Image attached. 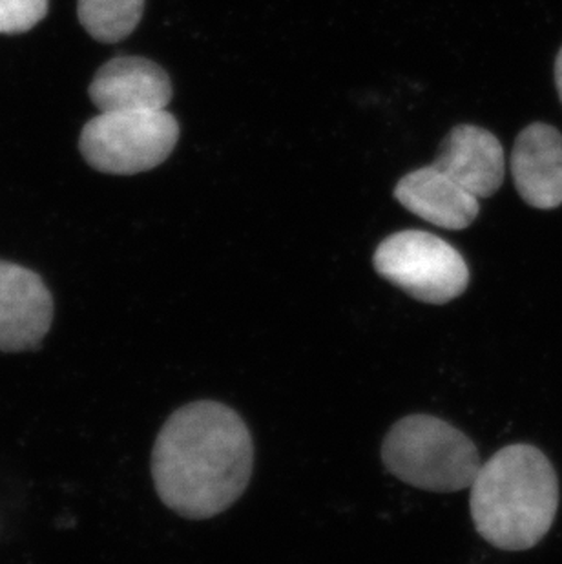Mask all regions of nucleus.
Segmentation results:
<instances>
[{"instance_id":"1","label":"nucleus","mask_w":562,"mask_h":564,"mask_svg":"<svg viewBox=\"0 0 562 564\" xmlns=\"http://www.w3.org/2000/svg\"><path fill=\"white\" fill-rule=\"evenodd\" d=\"M255 446L244 419L228 405L192 402L170 415L152 452L155 490L185 519L228 510L249 486Z\"/></svg>"},{"instance_id":"2","label":"nucleus","mask_w":562,"mask_h":564,"mask_svg":"<svg viewBox=\"0 0 562 564\" xmlns=\"http://www.w3.org/2000/svg\"><path fill=\"white\" fill-rule=\"evenodd\" d=\"M469 490L475 528L495 549H533L558 513L555 469L544 453L528 444L502 447L480 464Z\"/></svg>"},{"instance_id":"3","label":"nucleus","mask_w":562,"mask_h":564,"mask_svg":"<svg viewBox=\"0 0 562 564\" xmlns=\"http://www.w3.org/2000/svg\"><path fill=\"white\" fill-rule=\"evenodd\" d=\"M382 460L398 480L436 494L466 490L483 464L464 433L431 415L398 421L383 441Z\"/></svg>"},{"instance_id":"4","label":"nucleus","mask_w":562,"mask_h":564,"mask_svg":"<svg viewBox=\"0 0 562 564\" xmlns=\"http://www.w3.org/2000/svg\"><path fill=\"white\" fill-rule=\"evenodd\" d=\"M180 139V124L166 110L101 112L83 128L79 150L102 174L133 176L165 163Z\"/></svg>"},{"instance_id":"5","label":"nucleus","mask_w":562,"mask_h":564,"mask_svg":"<svg viewBox=\"0 0 562 564\" xmlns=\"http://www.w3.org/2000/svg\"><path fill=\"white\" fill-rule=\"evenodd\" d=\"M375 269L411 299L444 305L458 299L469 283L461 252L424 230H402L378 246Z\"/></svg>"},{"instance_id":"6","label":"nucleus","mask_w":562,"mask_h":564,"mask_svg":"<svg viewBox=\"0 0 562 564\" xmlns=\"http://www.w3.org/2000/svg\"><path fill=\"white\" fill-rule=\"evenodd\" d=\"M54 296L37 272L0 261V351H32L54 322Z\"/></svg>"},{"instance_id":"7","label":"nucleus","mask_w":562,"mask_h":564,"mask_svg":"<svg viewBox=\"0 0 562 564\" xmlns=\"http://www.w3.org/2000/svg\"><path fill=\"white\" fill-rule=\"evenodd\" d=\"M88 94L99 112L166 110L172 99V83L154 61L117 57L97 72Z\"/></svg>"},{"instance_id":"8","label":"nucleus","mask_w":562,"mask_h":564,"mask_svg":"<svg viewBox=\"0 0 562 564\" xmlns=\"http://www.w3.org/2000/svg\"><path fill=\"white\" fill-rule=\"evenodd\" d=\"M515 188L530 207L562 205V133L547 123L526 127L511 152Z\"/></svg>"},{"instance_id":"9","label":"nucleus","mask_w":562,"mask_h":564,"mask_svg":"<svg viewBox=\"0 0 562 564\" xmlns=\"http://www.w3.org/2000/svg\"><path fill=\"white\" fill-rule=\"evenodd\" d=\"M433 166L477 199L494 196L505 183V150L486 128L461 124L447 133Z\"/></svg>"},{"instance_id":"10","label":"nucleus","mask_w":562,"mask_h":564,"mask_svg":"<svg viewBox=\"0 0 562 564\" xmlns=\"http://www.w3.org/2000/svg\"><path fill=\"white\" fill-rule=\"evenodd\" d=\"M395 197L409 213L446 230L466 229L480 213L477 197L433 165L403 176Z\"/></svg>"},{"instance_id":"11","label":"nucleus","mask_w":562,"mask_h":564,"mask_svg":"<svg viewBox=\"0 0 562 564\" xmlns=\"http://www.w3.org/2000/svg\"><path fill=\"white\" fill-rule=\"evenodd\" d=\"M144 0H79L77 15L99 43H117L138 28Z\"/></svg>"},{"instance_id":"12","label":"nucleus","mask_w":562,"mask_h":564,"mask_svg":"<svg viewBox=\"0 0 562 564\" xmlns=\"http://www.w3.org/2000/svg\"><path fill=\"white\" fill-rule=\"evenodd\" d=\"M50 0H0V33L15 35L37 26L48 13Z\"/></svg>"},{"instance_id":"13","label":"nucleus","mask_w":562,"mask_h":564,"mask_svg":"<svg viewBox=\"0 0 562 564\" xmlns=\"http://www.w3.org/2000/svg\"><path fill=\"white\" fill-rule=\"evenodd\" d=\"M555 85H558L559 97L562 102V48L559 52L558 61H555Z\"/></svg>"}]
</instances>
